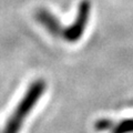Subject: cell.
I'll list each match as a JSON object with an SVG mask.
<instances>
[{
  "instance_id": "cell-4",
  "label": "cell",
  "mask_w": 133,
  "mask_h": 133,
  "mask_svg": "<svg viewBox=\"0 0 133 133\" xmlns=\"http://www.w3.org/2000/svg\"><path fill=\"white\" fill-rule=\"evenodd\" d=\"M114 127L113 122L109 119H102L95 122L94 124V129L98 131H105V130H111Z\"/></svg>"
},
{
  "instance_id": "cell-2",
  "label": "cell",
  "mask_w": 133,
  "mask_h": 133,
  "mask_svg": "<svg viewBox=\"0 0 133 133\" xmlns=\"http://www.w3.org/2000/svg\"><path fill=\"white\" fill-rule=\"evenodd\" d=\"M90 11H91V5L89 0H82L79 3V10L77 18L66 29H62L60 32V37L63 38L68 42H76L82 37L83 32L85 30V26L89 21L90 17Z\"/></svg>"
},
{
  "instance_id": "cell-3",
  "label": "cell",
  "mask_w": 133,
  "mask_h": 133,
  "mask_svg": "<svg viewBox=\"0 0 133 133\" xmlns=\"http://www.w3.org/2000/svg\"><path fill=\"white\" fill-rule=\"evenodd\" d=\"M112 133H133V119L123 120L112 128Z\"/></svg>"
},
{
  "instance_id": "cell-1",
  "label": "cell",
  "mask_w": 133,
  "mask_h": 133,
  "mask_svg": "<svg viewBox=\"0 0 133 133\" xmlns=\"http://www.w3.org/2000/svg\"><path fill=\"white\" fill-rule=\"evenodd\" d=\"M44 90L45 83L42 80L35 81L29 87L26 94L23 95V98L19 102V104L17 105L14 113L9 118V121H8L2 133H19L23 121L26 120L28 114L31 112L33 107L37 104V102L39 101Z\"/></svg>"
}]
</instances>
